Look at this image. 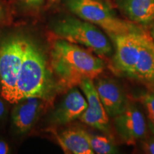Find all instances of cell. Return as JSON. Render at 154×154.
<instances>
[{"instance_id": "6", "label": "cell", "mask_w": 154, "mask_h": 154, "mask_svg": "<svg viewBox=\"0 0 154 154\" xmlns=\"http://www.w3.org/2000/svg\"><path fill=\"white\" fill-rule=\"evenodd\" d=\"M146 32L140 28L127 33L109 36L114 44L111 66L116 74L131 79L140 44Z\"/></svg>"}, {"instance_id": "16", "label": "cell", "mask_w": 154, "mask_h": 154, "mask_svg": "<svg viewBox=\"0 0 154 154\" xmlns=\"http://www.w3.org/2000/svg\"><path fill=\"white\" fill-rule=\"evenodd\" d=\"M139 101L145 109L148 126L154 135V91L143 92L139 96Z\"/></svg>"}, {"instance_id": "5", "label": "cell", "mask_w": 154, "mask_h": 154, "mask_svg": "<svg viewBox=\"0 0 154 154\" xmlns=\"http://www.w3.org/2000/svg\"><path fill=\"white\" fill-rule=\"evenodd\" d=\"M25 36L13 34L0 42V79L3 99L14 103L17 81L24 56Z\"/></svg>"}, {"instance_id": "4", "label": "cell", "mask_w": 154, "mask_h": 154, "mask_svg": "<svg viewBox=\"0 0 154 154\" xmlns=\"http://www.w3.org/2000/svg\"><path fill=\"white\" fill-rule=\"evenodd\" d=\"M65 5L79 18L101 28L109 36L141 28L119 18L111 5L103 0H65Z\"/></svg>"}, {"instance_id": "15", "label": "cell", "mask_w": 154, "mask_h": 154, "mask_svg": "<svg viewBox=\"0 0 154 154\" xmlns=\"http://www.w3.org/2000/svg\"><path fill=\"white\" fill-rule=\"evenodd\" d=\"M87 137L94 153L97 154H116L119 151L114 140L109 134L94 135L86 131Z\"/></svg>"}, {"instance_id": "12", "label": "cell", "mask_w": 154, "mask_h": 154, "mask_svg": "<svg viewBox=\"0 0 154 154\" xmlns=\"http://www.w3.org/2000/svg\"><path fill=\"white\" fill-rule=\"evenodd\" d=\"M131 79L149 85L154 84V41L149 32L142 40Z\"/></svg>"}, {"instance_id": "8", "label": "cell", "mask_w": 154, "mask_h": 154, "mask_svg": "<svg viewBox=\"0 0 154 154\" xmlns=\"http://www.w3.org/2000/svg\"><path fill=\"white\" fill-rule=\"evenodd\" d=\"M79 86L87 101V107L80 116L81 121L106 134H110V117L100 100L94 80L85 79L82 80Z\"/></svg>"}, {"instance_id": "22", "label": "cell", "mask_w": 154, "mask_h": 154, "mask_svg": "<svg viewBox=\"0 0 154 154\" xmlns=\"http://www.w3.org/2000/svg\"><path fill=\"white\" fill-rule=\"evenodd\" d=\"M149 33L150 34V36H151L152 39L154 41V22H152L151 24H150Z\"/></svg>"}, {"instance_id": "9", "label": "cell", "mask_w": 154, "mask_h": 154, "mask_svg": "<svg viewBox=\"0 0 154 154\" xmlns=\"http://www.w3.org/2000/svg\"><path fill=\"white\" fill-rule=\"evenodd\" d=\"M94 84L102 104L110 118L113 119L120 114L129 104L124 91L113 79L98 77Z\"/></svg>"}, {"instance_id": "14", "label": "cell", "mask_w": 154, "mask_h": 154, "mask_svg": "<svg viewBox=\"0 0 154 154\" xmlns=\"http://www.w3.org/2000/svg\"><path fill=\"white\" fill-rule=\"evenodd\" d=\"M57 139L63 152L69 154H94L85 130L68 128L57 134Z\"/></svg>"}, {"instance_id": "17", "label": "cell", "mask_w": 154, "mask_h": 154, "mask_svg": "<svg viewBox=\"0 0 154 154\" xmlns=\"http://www.w3.org/2000/svg\"><path fill=\"white\" fill-rule=\"evenodd\" d=\"M141 148L145 153L154 154V136L143 140L141 143Z\"/></svg>"}, {"instance_id": "13", "label": "cell", "mask_w": 154, "mask_h": 154, "mask_svg": "<svg viewBox=\"0 0 154 154\" xmlns=\"http://www.w3.org/2000/svg\"><path fill=\"white\" fill-rule=\"evenodd\" d=\"M115 3L134 24L148 25L154 22V0H115Z\"/></svg>"}, {"instance_id": "24", "label": "cell", "mask_w": 154, "mask_h": 154, "mask_svg": "<svg viewBox=\"0 0 154 154\" xmlns=\"http://www.w3.org/2000/svg\"><path fill=\"white\" fill-rule=\"evenodd\" d=\"M2 90V83H1V79H0V92H1Z\"/></svg>"}, {"instance_id": "1", "label": "cell", "mask_w": 154, "mask_h": 154, "mask_svg": "<svg viewBox=\"0 0 154 154\" xmlns=\"http://www.w3.org/2000/svg\"><path fill=\"white\" fill-rule=\"evenodd\" d=\"M49 64L61 91L79 86L85 79L95 80L105 68L101 58L77 44L57 38L51 44Z\"/></svg>"}, {"instance_id": "23", "label": "cell", "mask_w": 154, "mask_h": 154, "mask_svg": "<svg viewBox=\"0 0 154 154\" xmlns=\"http://www.w3.org/2000/svg\"><path fill=\"white\" fill-rule=\"evenodd\" d=\"M59 0H48L47 2V5L48 6H51L53 5H54V4H56L57 2H58Z\"/></svg>"}, {"instance_id": "18", "label": "cell", "mask_w": 154, "mask_h": 154, "mask_svg": "<svg viewBox=\"0 0 154 154\" xmlns=\"http://www.w3.org/2000/svg\"><path fill=\"white\" fill-rule=\"evenodd\" d=\"M27 7L33 9H38L44 4V0H22Z\"/></svg>"}, {"instance_id": "7", "label": "cell", "mask_w": 154, "mask_h": 154, "mask_svg": "<svg viewBox=\"0 0 154 154\" xmlns=\"http://www.w3.org/2000/svg\"><path fill=\"white\" fill-rule=\"evenodd\" d=\"M139 108L129 103L126 109L113 118L115 130L124 143L135 145L146 136L148 126Z\"/></svg>"}, {"instance_id": "20", "label": "cell", "mask_w": 154, "mask_h": 154, "mask_svg": "<svg viewBox=\"0 0 154 154\" xmlns=\"http://www.w3.org/2000/svg\"><path fill=\"white\" fill-rule=\"evenodd\" d=\"M6 112V106L5 102L0 98V121L3 118Z\"/></svg>"}, {"instance_id": "11", "label": "cell", "mask_w": 154, "mask_h": 154, "mask_svg": "<svg viewBox=\"0 0 154 154\" xmlns=\"http://www.w3.org/2000/svg\"><path fill=\"white\" fill-rule=\"evenodd\" d=\"M44 99L27 97L15 103L11 111L13 126L19 134H24L33 127L44 106Z\"/></svg>"}, {"instance_id": "2", "label": "cell", "mask_w": 154, "mask_h": 154, "mask_svg": "<svg viewBox=\"0 0 154 154\" xmlns=\"http://www.w3.org/2000/svg\"><path fill=\"white\" fill-rule=\"evenodd\" d=\"M61 91L44 50L32 38L25 36L24 56L17 81L14 103L27 97L52 101Z\"/></svg>"}, {"instance_id": "19", "label": "cell", "mask_w": 154, "mask_h": 154, "mask_svg": "<svg viewBox=\"0 0 154 154\" xmlns=\"http://www.w3.org/2000/svg\"><path fill=\"white\" fill-rule=\"evenodd\" d=\"M9 153L8 144L3 140H0V154H7Z\"/></svg>"}, {"instance_id": "21", "label": "cell", "mask_w": 154, "mask_h": 154, "mask_svg": "<svg viewBox=\"0 0 154 154\" xmlns=\"http://www.w3.org/2000/svg\"><path fill=\"white\" fill-rule=\"evenodd\" d=\"M5 16H6L5 9L4 8L2 5L0 3V22H2V21L5 19Z\"/></svg>"}, {"instance_id": "3", "label": "cell", "mask_w": 154, "mask_h": 154, "mask_svg": "<svg viewBox=\"0 0 154 154\" xmlns=\"http://www.w3.org/2000/svg\"><path fill=\"white\" fill-rule=\"evenodd\" d=\"M57 38L88 49L100 57L113 54V47L108 36L97 26L77 17L67 16L51 25Z\"/></svg>"}, {"instance_id": "10", "label": "cell", "mask_w": 154, "mask_h": 154, "mask_svg": "<svg viewBox=\"0 0 154 154\" xmlns=\"http://www.w3.org/2000/svg\"><path fill=\"white\" fill-rule=\"evenodd\" d=\"M87 107V101L77 87L67 91L63 99L49 116V123L54 126H64L79 119Z\"/></svg>"}]
</instances>
